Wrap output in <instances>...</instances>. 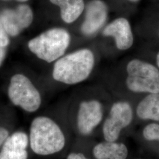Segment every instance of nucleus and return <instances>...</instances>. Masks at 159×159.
Listing matches in <instances>:
<instances>
[{"instance_id": "nucleus-1", "label": "nucleus", "mask_w": 159, "mask_h": 159, "mask_svg": "<svg viewBox=\"0 0 159 159\" xmlns=\"http://www.w3.org/2000/svg\"><path fill=\"white\" fill-rule=\"evenodd\" d=\"M93 51L80 48L57 60L52 71L54 79L68 85H75L87 79L95 66Z\"/></svg>"}, {"instance_id": "nucleus-2", "label": "nucleus", "mask_w": 159, "mask_h": 159, "mask_svg": "<svg viewBox=\"0 0 159 159\" xmlns=\"http://www.w3.org/2000/svg\"><path fill=\"white\" fill-rule=\"evenodd\" d=\"M30 147L34 153L46 156L58 153L66 146V137L57 123L46 116L35 117L31 123Z\"/></svg>"}, {"instance_id": "nucleus-3", "label": "nucleus", "mask_w": 159, "mask_h": 159, "mask_svg": "<svg viewBox=\"0 0 159 159\" xmlns=\"http://www.w3.org/2000/svg\"><path fill=\"white\" fill-rule=\"evenodd\" d=\"M70 42L71 36L67 30L54 28L30 40L28 46L41 60L52 63L63 57Z\"/></svg>"}, {"instance_id": "nucleus-4", "label": "nucleus", "mask_w": 159, "mask_h": 159, "mask_svg": "<svg viewBox=\"0 0 159 159\" xmlns=\"http://www.w3.org/2000/svg\"><path fill=\"white\" fill-rule=\"evenodd\" d=\"M125 83L136 93H159V69L140 59H132L127 64Z\"/></svg>"}, {"instance_id": "nucleus-5", "label": "nucleus", "mask_w": 159, "mask_h": 159, "mask_svg": "<svg viewBox=\"0 0 159 159\" xmlns=\"http://www.w3.org/2000/svg\"><path fill=\"white\" fill-rule=\"evenodd\" d=\"M8 96L13 104L29 113L36 111L41 104L39 91L23 74H16L12 77Z\"/></svg>"}, {"instance_id": "nucleus-6", "label": "nucleus", "mask_w": 159, "mask_h": 159, "mask_svg": "<svg viewBox=\"0 0 159 159\" xmlns=\"http://www.w3.org/2000/svg\"><path fill=\"white\" fill-rule=\"evenodd\" d=\"M133 117V110L129 102L118 101L113 103L102 125L104 140L109 142L117 141L121 131L130 125Z\"/></svg>"}, {"instance_id": "nucleus-7", "label": "nucleus", "mask_w": 159, "mask_h": 159, "mask_svg": "<svg viewBox=\"0 0 159 159\" xmlns=\"http://www.w3.org/2000/svg\"><path fill=\"white\" fill-rule=\"evenodd\" d=\"M104 110L102 102L96 99L83 101L77 115V127L80 134L89 136L102 122Z\"/></svg>"}, {"instance_id": "nucleus-8", "label": "nucleus", "mask_w": 159, "mask_h": 159, "mask_svg": "<svg viewBox=\"0 0 159 159\" xmlns=\"http://www.w3.org/2000/svg\"><path fill=\"white\" fill-rule=\"evenodd\" d=\"M108 7L102 0H91L85 7V16L81 25L82 34L90 37L103 29L108 19Z\"/></svg>"}, {"instance_id": "nucleus-9", "label": "nucleus", "mask_w": 159, "mask_h": 159, "mask_svg": "<svg viewBox=\"0 0 159 159\" xmlns=\"http://www.w3.org/2000/svg\"><path fill=\"white\" fill-rule=\"evenodd\" d=\"M102 35L114 39L115 46L120 51L130 48L134 44V34L129 21L124 17L114 19L102 29Z\"/></svg>"}, {"instance_id": "nucleus-10", "label": "nucleus", "mask_w": 159, "mask_h": 159, "mask_svg": "<svg viewBox=\"0 0 159 159\" xmlns=\"http://www.w3.org/2000/svg\"><path fill=\"white\" fill-rule=\"evenodd\" d=\"M1 18L8 34L16 36L31 24L33 13L28 5L21 4L16 9L4 10Z\"/></svg>"}, {"instance_id": "nucleus-11", "label": "nucleus", "mask_w": 159, "mask_h": 159, "mask_svg": "<svg viewBox=\"0 0 159 159\" xmlns=\"http://www.w3.org/2000/svg\"><path fill=\"white\" fill-rule=\"evenodd\" d=\"M29 146V137L25 132H14L8 137L0 149V159H28Z\"/></svg>"}, {"instance_id": "nucleus-12", "label": "nucleus", "mask_w": 159, "mask_h": 159, "mask_svg": "<svg viewBox=\"0 0 159 159\" xmlns=\"http://www.w3.org/2000/svg\"><path fill=\"white\" fill-rule=\"evenodd\" d=\"M92 153L96 159H126L129 150L123 143L104 140L95 145Z\"/></svg>"}, {"instance_id": "nucleus-13", "label": "nucleus", "mask_w": 159, "mask_h": 159, "mask_svg": "<svg viewBox=\"0 0 159 159\" xmlns=\"http://www.w3.org/2000/svg\"><path fill=\"white\" fill-rule=\"evenodd\" d=\"M52 4L58 6L63 21L71 24L75 21L85 9L84 0H50Z\"/></svg>"}, {"instance_id": "nucleus-14", "label": "nucleus", "mask_w": 159, "mask_h": 159, "mask_svg": "<svg viewBox=\"0 0 159 159\" xmlns=\"http://www.w3.org/2000/svg\"><path fill=\"white\" fill-rule=\"evenodd\" d=\"M140 119L159 121V93L148 94L139 102L136 110Z\"/></svg>"}, {"instance_id": "nucleus-15", "label": "nucleus", "mask_w": 159, "mask_h": 159, "mask_svg": "<svg viewBox=\"0 0 159 159\" xmlns=\"http://www.w3.org/2000/svg\"><path fill=\"white\" fill-rule=\"evenodd\" d=\"M143 136L148 141L159 142V125L156 123H150L144 128Z\"/></svg>"}, {"instance_id": "nucleus-16", "label": "nucleus", "mask_w": 159, "mask_h": 159, "mask_svg": "<svg viewBox=\"0 0 159 159\" xmlns=\"http://www.w3.org/2000/svg\"><path fill=\"white\" fill-rule=\"evenodd\" d=\"M10 41L8 37V33L3 25L0 17V46L5 47L8 45Z\"/></svg>"}, {"instance_id": "nucleus-17", "label": "nucleus", "mask_w": 159, "mask_h": 159, "mask_svg": "<svg viewBox=\"0 0 159 159\" xmlns=\"http://www.w3.org/2000/svg\"><path fill=\"white\" fill-rule=\"evenodd\" d=\"M9 136H10L9 131L6 127L0 126V149L1 148L2 145L4 144L7 139Z\"/></svg>"}, {"instance_id": "nucleus-18", "label": "nucleus", "mask_w": 159, "mask_h": 159, "mask_svg": "<svg viewBox=\"0 0 159 159\" xmlns=\"http://www.w3.org/2000/svg\"><path fill=\"white\" fill-rule=\"evenodd\" d=\"M66 159H89L85 155L80 152H71L69 153Z\"/></svg>"}, {"instance_id": "nucleus-19", "label": "nucleus", "mask_w": 159, "mask_h": 159, "mask_svg": "<svg viewBox=\"0 0 159 159\" xmlns=\"http://www.w3.org/2000/svg\"><path fill=\"white\" fill-rule=\"evenodd\" d=\"M5 54H6L5 47L0 46V66L2 62V61L4 60V58L5 57Z\"/></svg>"}, {"instance_id": "nucleus-20", "label": "nucleus", "mask_w": 159, "mask_h": 159, "mask_svg": "<svg viewBox=\"0 0 159 159\" xmlns=\"http://www.w3.org/2000/svg\"><path fill=\"white\" fill-rule=\"evenodd\" d=\"M156 63H157V65L158 66V68H159V52L157 54V57H156Z\"/></svg>"}, {"instance_id": "nucleus-21", "label": "nucleus", "mask_w": 159, "mask_h": 159, "mask_svg": "<svg viewBox=\"0 0 159 159\" xmlns=\"http://www.w3.org/2000/svg\"><path fill=\"white\" fill-rule=\"evenodd\" d=\"M131 2H137V1H139V0H129Z\"/></svg>"}, {"instance_id": "nucleus-22", "label": "nucleus", "mask_w": 159, "mask_h": 159, "mask_svg": "<svg viewBox=\"0 0 159 159\" xmlns=\"http://www.w3.org/2000/svg\"><path fill=\"white\" fill-rule=\"evenodd\" d=\"M17 1H20V2H25V1H28V0H17Z\"/></svg>"}]
</instances>
